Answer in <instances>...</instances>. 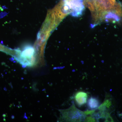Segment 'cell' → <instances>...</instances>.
<instances>
[{
	"mask_svg": "<svg viewBox=\"0 0 122 122\" xmlns=\"http://www.w3.org/2000/svg\"><path fill=\"white\" fill-rule=\"evenodd\" d=\"M61 112L63 118L69 122H81L86 117V113L77 109L74 104L69 109L62 110Z\"/></svg>",
	"mask_w": 122,
	"mask_h": 122,
	"instance_id": "6da1fadb",
	"label": "cell"
},
{
	"mask_svg": "<svg viewBox=\"0 0 122 122\" xmlns=\"http://www.w3.org/2000/svg\"><path fill=\"white\" fill-rule=\"evenodd\" d=\"M64 4L65 9L71 11L73 16H80L84 10L83 0H64Z\"/></svg>",
	"mask_w": 122,
	"mask_h": 122,
	"instance_id": "7a4b0ae2",
	"label": "cell"
},
{
	"mask_svg": "<svg viewBox=\"0 0 122 122\" xmlns=\"http://www.w3.org/2000/svg\"><path fill=\"white\" fill-rule=\"evenodd\" d=\"M87 93L83 91L78 92L74 97L76 104L79 106L86 104L87 102Z\"/></svg>",
	"mask_w": 122,
	"mask_h": 122,
	"instance_id": "3957f363",
	"label": "cell"
},
{
	"mask_svg": "<svg viewBox=\"0 0 122 122\" xmlns=\"http://www.w3.org/2000/svg\"><path fill=\"white\" fill-rule=\"evenodd\" d=\"M34 52V50L32 47H28L25 48L21 54V57L22 58L28 59L31 58Z\"/></svg>",
	"mask_w": 122,
	"mask_h": 122,
	"instance_id": "277c9868",
	"label": "cell"
},
{
	"mask_svg": "<svg viewBox=\"0 0 122 122\" xmlns=\"http://www.w3.org/2000/svg\"><path fill=\"white\" fill-rule=\"evenodd\" d=\"M99 102L97 99L93 97H91L88 101V105L91 109H96L99 106Z\"/></svg>",
	"mask_w": 122,
	"mask_h": 122,
	"instance_id": "5b68a950",
	"label": "cell"
}]
</instances>
